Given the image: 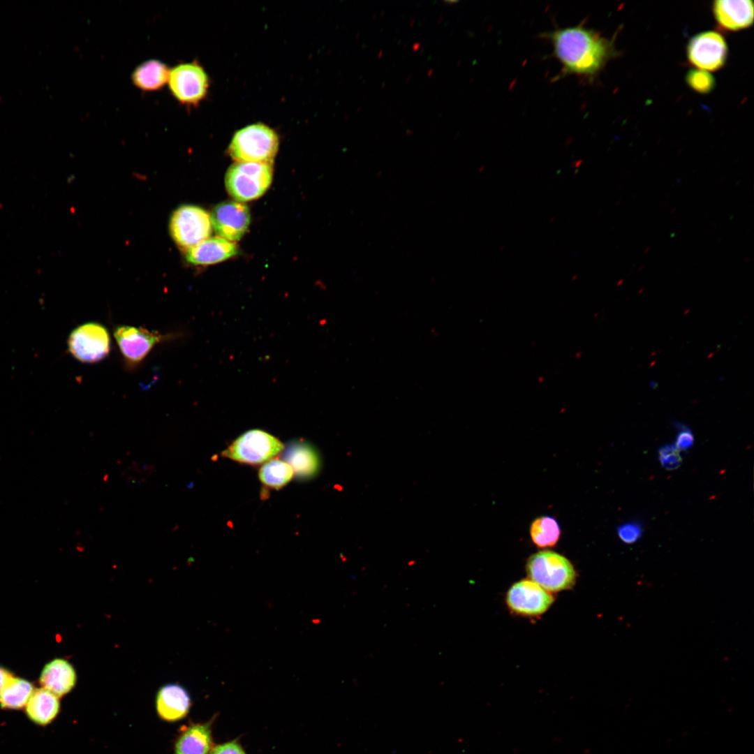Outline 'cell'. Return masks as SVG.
Returning a JSON list of instances; mask_svg holds the SVG:
<instances>
[{
  "label": "cell",
  "instance_id": "6da1fadb",
  "mask_svg": "<svg viewBox=\"0 0 754 754\" xmlns=\"http://www.w3.org/2000/svg\"><path fill=\"white\" fill-rule=\"evenodd\" d=\"M546 37L564 74L593 77L614 55L613 45L608 39L582 24L556 29Z\"/></svg>",
  "mask_w": 754,
  "mask_h": 754
},
{
  "label": "cell",
  "instance_id": "7a4b0ae2",
  "mask_svg": "<svg viewBox=\"0 0 754 754\" xmlns=\"http://www.w3.org/2000/svg\"><path fill=\"white\" fill-rule=\"evenodd\" d=\"M526 573L548 592H559L572 588L577 573L572 563L564 556L551 550L540 551L527 560Z\"/></svg>",
  "mask_w": 754,
  "mask_h": 754
},
{
  "label": "cell",
  "instance_id": "3957f363",
  "mask_svg": "<svg viewBox=\"0 0 754 754\" xmlns=\"http://www.w3.org/2000/svg\"><path fill=\"white\" fill-rule=\"evenodd\" d=\"M278 149L277 134L265 124H256L235 133L228 153L235 162L272 163Z\"/></svg>",
  "mask_w": 754,
  "mask_h": 754
},
{
  "label": "cell",
  "instance_id": "277c9868",
  "mask_svg": "<svg viewBox=\"0 0 754 754\" xmlns=\"http://www.w3.org/2000/svg\"><path fill=\"white\" fill-rule=\"evenodd\" d=\"M273 177L272 163L235 162L225 175L228 194L237 202H246L262 196Z\"/></svg>",
  "mask_w": 754,
  "mask_h": 754
},
{
  "label": "cell",
  "instance_id": "5b68a950",
  "mask_svg": "<svg viewBox=\"0 0 754 754\" xmlns=\"http://www.w3.org/2000/svg\"><path fill=\"white\" fill-rule=\"evenodd\" d=\"M209 84L206 71L195 61L182 62L170 68L168 89L180 105L186 107L198 105L206 97Z\"/></svg>",
  "mask_w": 754,
  "mask_h": 754
},
{
  "label": "cell",
  "instance_id": "8992f818",
  "mask_svg": "<svg viewBox=\"0 0 754 754\" xmlns=\"http://www.w3.org/2000/svg\"><path fill=\"white\" fill-rule=\"evenodd\" d=\"M284 446L275 436L260 429L249 430L237 438L222 455L234 461L258 464L280 453Z\"/></svg>",
  "mask_w": 754,
  "mask_h": 754
},
{
  "label": "cell",
  "instance_id": "52a82bcc",
  "mask_svg": "<svg viewBox=\"0 0 754 754\" xmlns=\"http://www.w3.org/2000/svg\"><path fill=\"white\" fill-rule=\"evenodd\" d=\"M110 341V334L105 326L89 322L72 331L68 339V349L73 357L80 362L96 363L108 355Z\"/></svg>",
  "mask_w": 754,
  "mask_h": 754
},
{
  "label": "cell",
  "instance_id": "ba28073f",
  "mask_svg": "<svg viewBox=\"0 0 754 754\" xmlns=\"http://www.w3.org/2000/svg\"><path fill=\"white\" fill-rule=\"evenodd\" d=\"M170 228L177 244L187 249L209 238L212 229L209 213L193 205L177 209L171 217Z\"/></svg>",
  "mask_w": 754,
  "mask_h": 754
},
{
  "label": "cell",
  "instance_id": "9c48e42d",
  "mask_svg": "<svg viewBox=\"0 0 754 754\" xmlns=\"http://www.w3.org/2000/svg\"><path fill=\"white\" fill-rule=\"evenodd\" d=\"M686 53L688 61L692 66L706 71H715L725 66L728 47L721 34L706 31L689 40Z\"/></svg>",
  "mask_w": 754,
  "mask_h": 754
},
{
  "label": "cell",
  "instance_id": "30bf717a",
  "mask_svg": "<svg viewBox=\"0 0 754 754\" xmlns=\"http://www.w3.org/2000/svg\"><path fill=\"white\" fill-rule=\"evenodd\" d=\"M554 600L551 593L531 579H522L513 584L505 597L510 610L524 616L543 614Z\"/></svg>",
  "mask_w": 754,
  "mask_h": 754
},
{
  "label": "cell",
  "instance_id": "8fae6325",
  "mask_svg": "<svg viewBox=\"0 0 754 754\" xmlns=\"http://www.w3.org/2000/svg\"><path fill=\"white\" fill-rule=\"evenodd\" d=\"M114 337L124 360L130 366L140 363L164 339L158 332L129 325L117 327Z\"/></svg>",
  "mask_w": 754,
  "mask_h": 754
},
{
  "label": "cell",
  "instance_id": "7c38bea8",
  "mask_svg": "<svg viewBox=\"0 0 754 754\" xmlns=\"http://www.w3.org/2000/svg\"><path fill=\"white\" fill-rule=\"evenodd\" d=\"M210 218L216 234L232 242L239 240L244 235L251 222L248 207L237 201L218 204L212 209Z\"/></svg>",
  "mask_w": 754,
  "mask_h": 754
},
{
  "label": "cell",
  "instance_id": "4fadbf2b",
  "mask_svg": "<svg viewBox=\"0 0 754 754\" xmlns=\"http://www.w3.org/2000/svg\"><path fill=\"white\" fill-rule=\"evenodd\" d=\"M719 27L730 31L747 29L753 24L754 6L750 0H717L712 6Z\"/></svg>",
  "mask_w": 754,
  "mask_h": 754
},
{
  "label": "cell",
  "instance_id": "5bb4252c",
  "mask_svg": "<svg viewBox=\"0 0 754 754\" xmlns=\"http://www.w3.org/2000/svg\"><path fill=\"white\" fill-rule=\"evenodd\" d=\"M191 705L188 691L179 684H165L157 692L156 709L163 720L176 722L183 719L189 712Z\"/></svg>",
  "mask_w": 754,
  "mask_h": 754
},
{
  "label": "cell",
  "instance_id": "9a60e30c",
  "mask_svg": "<svg viewBox=\"0 0 754 754\" xmlns=\"http://www.w3.org/2000/svg\"><path fill=\"white\" fill-rule=\"evenodd\" d=\"M39 682L41 686L61 697L70 693L77 682L73 666L63 658H55L42 670Z\"/></svg>",
  "mask_w": 754,
  "mask_h": 754
},
{
  "label": "cell",
  "instance_id": "2e32d148",
  "mask_svg": "<svg viewBox=\"0 0 754 754\" xmlns=\"http://www.w3.org/2000/svg\"><path fill=\"white\" fill-rule=\"evenodd\" d=\"M238 253L237 245L216 236L209 237L188 249L186 259L195 265H212L226 260Z\"/></svg>",
  "mask_w": 754,
  "mask_h": 754
},
{
  "label": "cell",
  "instance_id": "e0dca14e",
  "mask_svg": "<svg viewBox=\"0 0 754 754\" xmlns=\"http://www.w3.org/2000/svg\"><path fill=\"white\" fill-rule=\"evenodd\" d=\"M212 746L209 723L191 724L184 727L177 737L174 754H209Z\"/></svg>",
  "mask_w": 754,
  "mask_h": 754
},
{
  "label": "cell",
  "instance_id": "ac0fdd59",
  "mask_svg": "<svg viewBox=\"0 0 754 754\" xmlns=\"http://www.w3.org/2000/svg\"><path fill=\"white\" fill-rule=\"evenodd\" d=\"M170 71L165 63L151 59L137 66L131 73V79L138 89L147 92L156 91L168 83Z\"/></svg>",
  "mask_w": 754,
  "mask_h": 754
},
{
  "label": "cell",
  "instance_id": "d6986e66",
  "mask_svg": "<svg viewBox=\"0 0 754 754\" xmlns=\"http://www.w3.org/2000/svg\"><path fill=\"white\" fill-rule=\"evenodd\" d=\"M59 697L43 688L35 689L27 704L25 712L30 720L45 726L52 723L60 711Z\"/></svg>",
  "mask_w": 754,
  "mask_h": 754
},
{
  "label": "cell",
  "instance_id": "ffe728a7",
  "mask_svg": "<svg viewBox=\"0 0 754 754\" xmlns=\"http://www.w3.org/2000/svg\"><path fill=\"white\" fill-rule=\"evenodd\" d=\"M283 458L299 478H311L318 471V454L313 447L306 443L297 441L290 443L285 449Z\"/></svg>",
  "mask_w": 754,
  "mask_h": 754
},
{
  "label": "cell",
  "instance_id": "44dd1931",
  "mask_svg": "<svg viewBox=\"0 0 754 754\" xmlns=\"http://www.w3.org/2000/svg\"><path fill=\"white\" fill-rule=\"evenodd\" d=\"M33 684L24 679L13 677L0 695V707L20 709L25 707L34 691Z\"/></svg>",
  "mask_w": 754,
  "mask_h": 754
},
{
  "label": "cell",
  "instance_id": "7402d4cb",
  "mask_svg": "<svg viewBox=\"0 0 754 754\" xmlns=\"http://www.w3.org/2000/svg\"><path fill=\"white\" fill-rule=\"evenodd\" d=\"M561 533L559 522L550 516L535 519L530 526L531 540L539 548L554 547L559 540Z\"/></svg>",
  "mask_w": 754,
  "mask_h": 754
},
{
  "label": "cell",
  "instance_id": "603a6c76",
  "mask_svg": "<svg viewBox=\"0 0 754 754\" xmlns=\"http://www.w3.org/2000/svg\"><path fill=\"white\" fill-rule=\"evenodd\" d=\"M293 475L291 466L284 460L279 459L266 461L258 472L259 479L265 486L276 489L288 483Z\"/></svg>",
  "mask_w": 754,
  "mask_h": 754
},
{
  "label": "cell",
  "instance_id": "cb8c5ba5",
  "mask_svg": "<svg viewBox=\"0 0 754 754\" xmlns=\"http://www.w3.org/2000/svg\"><path fill=\"white\" fill-rule=\"evenodd\" d=\"M687 84L694 91L702 94L711 92L716 86L714 77L708 71L690 69L686 75Z\"/></svg>",
  "mask_w": 754,
  "mask_h": 754
},
{
  "label": "cell",
  "instance_id": "d4e9b609",
  "mask_svg": "<svg viewBox=\"0 0 754 754\" xmlns=\"http://www.w3.org/2000/svg\"><path fill=\"white\" fill-rule=\"evenodd\" d=\"M658 459L661 466L666 470H675L682 464L680 450L674 443L665 444L658 450Z\"/></svg>",
  "mask_w": 754,
  "mask_h": 754
},
{
  "label": "cell",
  "instance_id": "484cf974",
  "mask_svg": "<svg viewBox=\"0 0 754 754\" xmlns=\"http://www.w3.org/2000/svg\"><path fill=\"white\" fill-rule=\"evenodd\" d=\"M642 527L637 522H628L617 528V534L620 540L626 543L635 542L642 535Z\"/></svg>",
  "mask_w": 754,
  "mask_h": 754
},
{
  "label": "cell",
  "instance_id": "4316f807",
  "mask_svg": "<svg viewBox=\"0 0 754 754\" xmlns=\"http://www.w3.org/2000/svg\"><path fill=\"white\" fill-rule=\"evenodd\" d=\"M679 428V432L678 433L674 445L679 450H687L690 448L694 443V436L692 431L686 426L677 424Z\"/></svg>",
  "mask_w": 754,
  "mask_h": 754
},
{
  "label": "cell",
  "instance_id": "83f0119b",
  "mask_svg": "<svg viewBox=\"0 0 754 754\" xmlns=\"http://www.w3.org/2000/svg\"><path fill=\"white\" fill-rule=\"evenodd\" d=\"M209 754H246L242 748L235 741H230L218 745L212 748Z\"/></svg>",
  "mask_w": 754,
  "mask_h": 754
},
{
  "label": "cell",
  "instance_id": "f1b7e54d",
  "mask_svg": "<svg viewBox=\"0 0 754 754\" xmlns=\"http://www.w3.org/2000/svg\"><path fill=\"white\" fill-rule=\"evenodd\" d=\"M13 677L12 673L9 670L0 665V695L6 683Z\"/></svg>",
  "mask_w": 754,
  "mask_h": 754
}]
</instances>
